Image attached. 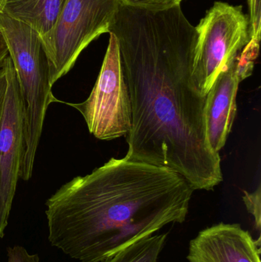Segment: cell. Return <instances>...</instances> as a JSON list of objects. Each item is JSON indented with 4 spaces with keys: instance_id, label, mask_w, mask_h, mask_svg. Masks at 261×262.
Returning a JSON list of instances; mask_svg holds the SVG:
<instances>
[{
    "instance_id": "obj_14",
    "label": "cell",
    "mask_w": 261,
    "mask_h": 262,
    "mask_svg": "<svg viewBox=\"0 0 261 262\" xmlns=\"http://www.w3.org/2000/svg\"><path fill=\"white\" fill-rule=\"evenodd\" d=\"M8 262H39L38 255H30L22 246L8 248Z\"/></svg>"
},
{
    "instance_id": "obj_13",
    "label": "cell",
    "mask_w": 261,
    "mask_h": 262,
    "mask_svg": "<svg viewBox=\"0 0 261 262\" xmlns=\"http://www.w3.org/2000/svg\"><path fill=\"white\" fill-rule=\"evenodd\" d=\"M243 200L247 210L254 217L256 228L258 229V231H260L261 226L260 186H259L254 192H248L245 191Z\"/></svg>"
},
{
    "instance_id": "obj_8",
    "label": "cell",
    "mask_w": 261,
    "mask_h": 262,
    "mask_svg": "<svg viewBox=\"0 0 261 262\" xmlns=\"http://www.w3.org/2000/svg\"><path fill=\"white\" fill-rule=\"evenodd\" d=\"M260 240L239 224L219 223L190 242L189 262H260Z\"/></svg>"
},
{
    "instance_id": "obj_7",
    "label": "cell",
    "mask_w": 261,
    "mask_h": 262,
    "mask_svg": "<svg viewBox=\"0 0 261 262\" xmlns=\"http://www.w3.org/2000/svg\"><path fill=\"white\" fill-rule=\"evenodd\" d=\"M7 89L0 121V239L3 238L19 177L23 109L10 56L5 61Z\"/></svg>"
},
{
    "instance_id": "obj_2",
    "label": "cell",
    "mask_w": 261,
    "mask_h": 262,
    "mask_svg": "<svg viewBox=\"0 0 261 262\" xmlns=\"http://www.w3.org/2000/svg\"><path fill=\"white\" fill-rule=\"evenodd\" d=\"M194 191L170 169L111 158L47 200L49 243L78 261H104L167 225L185 222Z\"/></svg>"
},
{
    "instance_id": "obj_15",
    "label": "cell",
    "mask_w": 261,
    "mask_h": 262,
    "mask_svg": "<svg viewBox=\"0 0 261 262\" xmlns=\"http://www.w3.org/2000/svg\"><path fill=\"white\" fill-rule=\"evenodd\" d=\"M126 3L150 9H168L181 5L183 0H124Z\"/></svg>"
},
{
    "instance_id": "obj_6",
    "label": "cell",
    "mask_w": 261,
    "mask_h": 262,
    "mask_svg": "<svg viewBox=\"0 0 261 262\" xmlns=\"http://www.w3.org/2000/svg\"><path fill=\"white\" fill-rule=\"evenodd\" d=\"M81 113L89 132L97 139L126 137L131 129V103L124 79L117 40L110 33L108 47L96 83L88 98L70 104Z\"/></svg>"
},
{
    "instance_id": "obj_17",
    "label": "cell",
    "mask_w": 261,
    "mask_h": 262,
    "mask_svg": "<svg viewBox=\"0 0 261 262\" xmlns=\"http://www.w3.org/2000/svg\"><path fill=\"white\" fill-rule=\"evenodd\" d=\"M9 56V49H8L7 44H6V39L3 32L0 30V71L3 69L4 66L5 61Z\"/></svg>"
},
{
    "instance_id": "obj_11",
    "label": "cell",
    "mask_w": 261,
    "mask_h": 262,
    "mask_svg": "<svg viewBox=\"0 0 261 262\" xmlns=\"http://www.w3.org/2000/svg\"><path fill=\"white\" fill-rule=\"evenodd\" d=\"M167 236L160 234L142 238L103 262H157Z\"/></svg>"
},
{
    "instance_id": "obj_9",
    "label": "cell",
    "mask_w": 261,
    "mask_h": 262,
    "mask_svg": "<svg viewBox=\"0 0 261 262\" xmlns=\"http://www.w3.org/2000/svg\"><path fill=\"white\" fill-rule=\"evenodd\" d=\"M242 82L235 63L219 75L205 95V121L207 139L215 152L226 144L237 115V94Z\"/></svg>"
},
{
    "instance_id": "obj_16",
    "label": "cell",
    "mask_w": 261,
    "mask_h": 262,
    "mask_svg": "<svg viewBox=\"0 0 261 262\" xmlns=\"http://www.w3.org/2000/svg\"><path fill=\"white\" fill-rule=\"evenodd\" d=\"M6 89H7V78H6L5 66H3V69L0 71V121H1L2 115H3Z\"/></svg>"
},
{
    "instance_id": "obj_12",
    "label": "cell",
    "mask_w": 261,
    "mask_h": 262,
    "mask_svg": "<svg viewBox=\"0 0 261 262\" xmlns=\"http://www.w3.org/2000/svg\"><path fill=\"white\" fill-rule=\"evenodd\" d=\"M261 0H248L250 16L249 41L245 49L259 52L260 41Z\"/></svg>"
},
{
    "instance_id": "obj_3",
    "label": "cell",
    "mask_w": 261,
    "mask_h": 262,
    "mask_svg": "<svg viewBox=\"0 0 261 262\" xmlns=\"http://www.w3.org/2000/svg\"><path fill=\"white\" fill-rule=\"evenodd\" d=\"M0 30L9 49L23 109V140L19 177L30 180L52 92L49 61L39 35L27 25L0 13Z\"/></svg>"
},
{
    "instance_id": "obj_1",
    "label": "cell",
    "mask_w": 261,
    "mask_h": 262,
    "mask_svg": "<svg viewBox=\"0 0 261 262\" xmlns=\"http://www.w3.org/2000/svg\"><path fill=\"white\" fill-rule=\"evenodd\" d=\"M109 33L117 40L131 103L128 160L170 169L194 190L223 181L207 139L205 96L193 77L197 41L181 5L156 9L123 2Z\"/></svg>"
},
{
    "instance_id": "obj_5",
    "label": "cell",
    "mask_w": 261,
    "mask_h": 262,
    "mask_svg": "<svg viewBox=\"0 0 261 262\" xmlns=\"http://www.w3.org/2000/svg\"><path fill=\"white\" fill-rule=\"evenodd\" d=\"M196 29L193 74L205 96L219 75L235 63L249 41V24L242 6L216 2Z\"/></svg>"
},
{
    "instance_id": "obj_4",
    "label": "cell",
    "mask_w": 261,
    "mask_h": 262,
    "mask_svg": "<svg viewBox=\"0 0 261 262\" xmlns=\"http://www.w3.org/2000/svg\"><path fill=\"white\" fill-rule=\"evenodd\" d=\"M124 0H64L59 16L43 46L52 85L68 73L81 52L110 32Z\"/></svg>"
},
{
    "instance_id": "obj_10",
    "label": "cell",
    "mask_w": 261,
    "mask_h": 262,
    "mask_svg": "<svg viewBox=\"0 0 261 262\" xmlns=\"http://www.w3.org/2000/svg\"><path fill=\"white\" fill-rule=\"evenodd\" d=\"M64 0H0V13L32 28L42 46L52 33Z\"/></svg>"
}]
</instances>
